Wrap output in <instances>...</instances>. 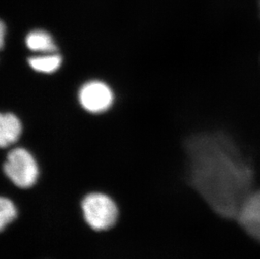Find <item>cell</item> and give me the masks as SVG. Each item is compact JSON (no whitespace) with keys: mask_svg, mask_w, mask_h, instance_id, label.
Wrapping results in <instances>:
<instances>
[{"mask_svg":"<svg viewBox=\"0 0 260 259\" xmlns=\"http://www.w3.org/2000/svg\"><path fill=\"white\" fill-rule=\"evenodd\" d=\"M185 152L189 183L217 214L237 217L253 174L235 144L221 133H202L187 140Z\"/></svg>","mask_w":260,"mask_h":259,"instance_id":"1","label":"cell"},{"mask_svg":"<svg viewBox=\"0 0 260 259\" xmlns=\"http://www.w3.org/2000/svg\"><path fill=\"white\" fill-rule=\"evenodd\" d=\"M82 216L91 230L107 232L116 225L120 216L117 203L107 193L93 191L87 193L80 203Z\"/></svg>","mask_w":260,"mask_h":259,"instance_id":"2","label":"cell"},{"mask_svg":"<svg viewBox=\"0 0 260 259\" xmlns=\"http://www.w3.org/2000/svg\"><path fill=\"white\" fill-rule=\"evenodd\" d=\"M3 171L15 187L21 189L34 187L40 178L38 161L24 147H15L8 152L3 164Z\"/></svg>","mask_w":260,"mask_h":259,"instance_id":"3","label":"cell"},{"mask_svg":"<svg viewBox=\"0 0 260 259\" xmlns=\"http://www.w3.org/2000/svg\"><path fill=\"white\" fill-rule=\"evenodd\" d=\"M78 101L83 110L92 115L108 111L115 101V93L108 83L93 79L87 81L79 88Z\"/></svg>","mask_w":260,"mask_h":259,"instance_id":"4","label":"cell"},{"mask_svg":"<svg viewBox=\"0 0 260 259\" xmlns=\"http://www.w3.org/2000/svg\"><path fill=\"white\" fill-rule=\"evenodd\" d=\"M236 218L246 233L260 241V191L252 192L245 199Z\"/></svg>","mask_w":260,"mask_h":259,"instance_id":"5","label":"cell"},{"mask_svg":"<svg viewBox=\"0 0 260 259\" xmlns=\"http://www.w3.org/2000/svg\"><path fill=\"white\" fill-rule=\"evenodd\" d=\"M22 122L17 115L12 112L0 115V146L8 148L15 144L22 135Z\"/></svg>","mask_w":260,"mask_h":259,"instance_id":"6","label":"cell"},{"mask_svg":"<svg viewBox=\"0 0 260 259\" xmlns=\"http://www.w3.org/2000/svg\"><path fill=\"white\" fill-rule=\"evenodd\" d=\"M25 47L36 54L51 53L58 52L54 38L44 29H33L25 38Z\"/></svg>","mask_w":260,"mask_h":259,"instance_id":"7","label":"cell"},{"mask_svg":"<svg viewBox=\"0 0 260 259\" xmlns=\"http://www.w3.org/2000/svg\"><path fill=\"white\" fill-rule=\"evenodd\" d=\"M63 59L57 52L36 54L27 59L28 66L38 74H53L61 69Z\"/></svg>","mask_w":260,"mask_h":259,"instance_id":"8","label":"cell"},{"mask_svg":"<svg viewBox=\"0 0 260 259\" xmlns=\"http://www.w3.org/2000/svg\"><path fill=\"white\" fill-rule=\"evenodd\" d=\"M19 215L17 206L11 199L2 196L0 199V229L6 230L15 222Z\"/></svg>","mask_w":260,"mask_h":259,"instance_id":"9","label":"cell"},{"mask_svg":"<svg viewBox=\"0 0 260 259\" xmlns=\"http://www.w3.org/2000/svg\"><path fill=\"white\" fill-rule=\"evenodd\" d=\"M7 35V29L4 21H1V25H0V47L1 49H4L5 44V37Z\"/></svg>","mask_w":260,"mask_h":259,"instance_id":"10","label":"cell"}]
</instances>
